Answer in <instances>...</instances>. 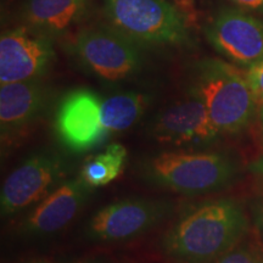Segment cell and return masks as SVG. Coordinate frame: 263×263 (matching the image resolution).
I'll return each mask as SVG.
<instances>
[{
	"label": "cell",
	"instance_id": "obj_22",
	"mask_svg": "<svg viewBox=\"0 0 263 263\" xmlns=\"http://www.w3.org/2000/svg\"><path fill=\"white\" fill-rule=\"evenodd\" d=\"M76 263H106V262L99 261V259H83V261H78Z\"/></svg>",
	"mask_w": 263,
	"mask_h": 263
},
{
	"label": "cell",
	"instance_id": "obj_19",
	"mask_svg": "<svg viewBox=\"0 0 263 263\" xmlns=\"http://www.w3.org/2000/svg\"><path fill=\"white\" fill-rule=\"evenodd\" d=\"M254 222L259 234L263 238V200L258 201L254 207Z\"/></svg>",
	"mask_w": 263,
	"mask_h": 263
},
{
	"label": "cell",
	"instance_id": "obj_21",
	"mask_svg": "<svg viewBox=\"0 0 263 263\" xmlns=\"http://www.w3.org/2000/svg\"><path fill=\"white\" fill-rule=\"evenodd\" d=\"M252 171L263 177V157H261V159L252 164Z\"/></svg>",
	"mask_w": 263,
	"mask_h": 263
},
{
	"label": "cell",
	"instance_id": "obj_11",
	"mask_svg": "<svg viewBox=\"0 0 263 263\" xmlns=\"http://www.w3.org/2000/svg\"><path fill=\"white\" fill-rule=\"evenodd\" d=\"M151 136L166 145H188L209 143L219 133L201 99L190 91L189 98L157 115L151 124Z\"/></svg>",
	"mask_w": 263,
	"mask_h": 263
},
{
	"label": "cell",
	"instance_id": "obj_12",
	"mask_svg": "<svg viewBox=\"0 0 263 263\" xmlns=\"http://www.w3.org/2000/svg\"><path fill=\"white\" fill-rule=\"evenodd\" d=\"M90 194V186L83 179H70L43 199L22 223L29 234H52L70 223L83 207Z\"/></svg>",
	"mask_w": 263,
	"mask_h": 263
},
{
	"label": "cell",
	"instance_id": "obj_15",
	"mask_svg": "<svg viewBox=\"0 0 263 263\" xmlns=\"http://www.w3.org/2000/svg\"><path fill=\"white\" fill-rule=\"evenodd\" d=\"M149 97L136 91L114 94L101 100V118L108 134L129 129L145 112Z\"/></svg>",
	"mask_w": 263,
	"mask_h": 263
},
{
	"label": "cell",
	"instance_id": "obj_18",
	"mask_svg": "<svg viewBox=\"0 0 263 263\" xmlns=\"http://www.w3.org/2000/svg\"><path fill=\"white\" fill-rule=\"evenodd\" d=\"M245 74L254 94L256 104L259 108L263 106V60L249 67Z\"/></svg>",
	"mask_w": 263,
	"mask_h": 263
},
{
	"label": "cell",
	"instance_id": "obj_1",
	"mask_svg": "<svg viewBox=\"0 0 263 263\" xmlns=\"http://www.w3.org/2000/svg\"><path fill=\"white\" fill-rule=\"evenodd\" d=\"M248 216L238 201L219 199L197 206L166 233L163 252L178 263H213L244 238Z\"/></svg>",
	"mask_w": 263,
	"mask_h": 263
},
{
	"label": "cell",
	"instance_id": "obj_2",
	"mask_svg": "<svg viewBox=\"0 0 263 263\" xmlns=\"http://www.w3.org/2000/svg\"><path fill=\"white\" fill-rule=\"evenodd\" d=\"M190 91L205 104L219 134L244 130L258 108L246 74L219 59L197 64Z\"/></svg>",
	"mask_w": 263,
	"mask_h": 263
},
{
	"label": "cell",
	"instance_id": "obj_8",
	"mask_svg": "<svg viewBox=\"0 0 263 263\" xmlns=\"http://www.w3.org/2000/svg\"><path fill=\"white\" fill-rule=\"evenodd\" d=\"M54 128L62 145L72 153L99 146L108 136L101 118V99L87 88L70 90L58 105Z\"/></svg>",
	"mask_w": 263,
	"mask_h": 263
},
{
	"label": "cell",
	"instance_id": "obj_9",
	"mask_svg": "<svg viewBox=\"0 0 263 263\" xmlns=\"http://www.w3.org/2000/svg\"><path fill=\"white\" fill-rule=\"evenodd\" d=\"M55 51L50 34L18 27L0 38V83L38 80L50 67Z\"/></svg>",
	"mask_w": 263,
	"mask_h": 263
},
{
	"label": "cell",
	"instance_id": "obj_5",
	"mask_svg": "<svg viewBox=\"0 0 263 263\" xmlns=\"http://www.w3.org/2000/svg\"><path fill=\"white\" fill-rule=\"evenodd\" d=\"M72 49L88 70L105 81L126 80L140 68L136 42L117 29H84L74 38Z\"/></svg>",
	"mask_w": 263,
	"mask_h": 263
},
{
	"label": "cell",
	"instance_id": "obj_24",
	"mask_svg": "<svg viewBox=\"0 0 263 263\" xmlns=\"http://www.w3.org/2000/svg\"><path fill=\"white\" fill-rule=\"evenodd\" d=\"M29 263H51V262H48V261H33V262H29Z\"/></svg>",
	"mask_w": 263,
	"mask_h": 263
},
{
	"label": "cell",
	"instance_id": "obj_16",
	"mask_svg": "<svg viewBox=\"0 0 263 263\" xmlns=\"http://www.w3.org/2000/svg\"><path fill=\"white\" fill-rule=\"evenodd\" d=\"M127 161V150L122 144L112 143L103 153L88 157L81 168V178L90 188L111 183L122 173Z\"/></svg>",
	"mask_w": 263,
	"mask_h": 263
},
{
	"label": "cell",
	"instance_id": "obj_23",
	"mask_svg": "<svg viewBox=\"0 0 263 263\" xmlns=\"http://www.w3.org/2000/svg\"><path fill=\"white\" fill-rule=\"evenodd\" d=\"M259 118H261V126H262V137H263V106L259 107Z\"/></svg>",
	"mask_w": 263,
	"mask_h": 263
},
{
	"label": "cell",
	"instance_id": "obj_17",
	"mask_svg": "<svg viewBox=\"0 0 263 263\" xmlns=\"http://www.w3.org/2000/svg\"><path fill=\"white\" fill-rule=\"evenodd\" d=\"M213 263H263V254L250 244H239Z\"/></svg>",
	"mask_w": 263,
	"mask_h": 263
},
{
	"label": "cell",
	"instance_id": "obj_4",
	"mask_svg": "<svg viewBox=\"0 0 263 263\" xmlns=\"http://www.w3.org/2000/svg\"><path fill=\"white\" fill-rule=\"evenodd\" d=\"M105 14L136 43L182 45L190 39L183 15L167 0H105Z\"/></svg>",
	"mask_w": 263,
	"mask_h": 263
},
{
	"label": "cell",
	"instance_id": "obj_20",
	"mask_svg": "<svg viewBox=\"0 0 263 263\" xmlns=\"http://www.w3.org/2000/svg\"><path fill=\"white\" fill-rule=\"evenodd\" d=\"M233 2L241 8L263 11V0H233Z\"/></svg>",
	"mask_w": 263,
	"mask_h": 263
},
{
	"label": "cell",
	"instance_id": "obj_7",
	"mask_svg": "<svg viewBox=\"0 0 263 263\" xmlns=\"http://www.w3.org/2000/svg\"><path fill=\"white\" fill-rule=\"evenodd\" d=\"M171 210L172 203L163 200H120L99 210L88 222L85 234L104 242L136 238L162 221Z\"/></svg>",
	"mask_w": 263,
	"mask_h": 263
},
{
	"label": "cell",
	"instance_id": "obj_14",
	"mask_svg": "<svg viewBox=\"0 0 263 263\" xmlns=\"http://www.w3.org/2000/svg\"><path fill=\"white\" fill-rule=\"evenodd\" d=\"M89 0H26L24 20L29 27L57 34L80 20Z\"/></svg>",
	"mask_w": 263,
	"mask_h": 263
},
{
	"label": "cell",
	"instance_id": "obj_3",
	"mask_svg": "<svg viewBox=\"0 0 263 263\" xmlns=\"http://www.w3.org/2000/svg\"><path fill=\"white\" fill-rule=\"evenodd\" d=\"M143 176L149 182L182 194L217 190L234 178L236 167L228 156L218 153L163 151L147 159Z\"/></svg>",
	"mask_w": 263,
	"mask_h": 263
},
{
	"label": "cell",
	"instance_id": "obj_6",
	"mask_svg": "<svg viewBox=\"0 0 263 263\" xmlns=\"http://www.w3.org/2000/svg\"><path fill=\"white\" fill-rule=\"evenodd\" d=\"M66 164L50 151L33 154L6 177L0 194L2 216H11L41 202L60 184Z\"/></svg>",
	"mask_w": 263,
	"mask_h": 263
},
{
	"label": "cell",
	"instance_id": "obj_13",
	"mask_svg": "<svg viewBox=\"0 0 263 263\" xmlns=\"http://www.w3.org/2000/svg\"><path fill=\"white\" fill-rule=\"evenodd\" d=\"M48 89L38 80L0 87V124L3 140L14 137L41 116L48 104Z\"/></svg>",
	"mask_w": 263,
	"mask_h": 263
},
{
	"label": "cell",
	"instance_id": "obj_10",
	"mask_svg": "<svg viewBox=\"0 0 263 263\" xmlns=\"http://www.w3.org/2000/svg\"><path fill=\"white\" fill-rule=\"evenodd\" d=\"M205 34L235 65L249 68L263 60V21L241 10L222 9L206 25Z\"/></svg>",
	"mask_w": 263,
	"mask_h": 263
}]
</instances>
